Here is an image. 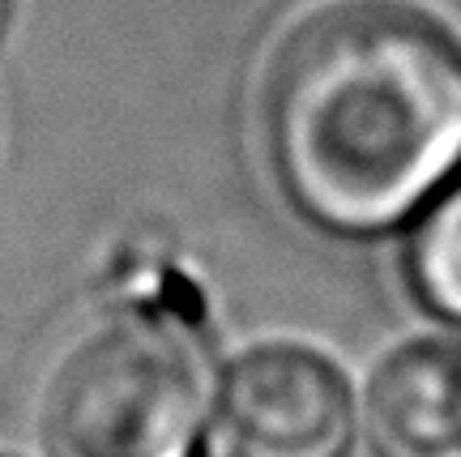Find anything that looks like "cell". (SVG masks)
<instances>
[{
  "instance_id": "cell-6",
  "label": "cell",
  "mask_w": 461,
  "mask_h": 457,
  "mask_svg": "<svg viewBox=\"0 0 461 457\" xmlns=\"http://www.w3.org/2000/svg\"><path fill=\"white\" fill-rule=\"evenodd\" d=\"M5 14H9V0H0V26H5Z\"/></svg>"
},
{
  "instance_id": "cell-3",
  "label": "cell",
  "mask_w": 461,
  "mask_h": 457,
  "mask_svg": "<svg viewBox=\"0 0 461 457\" xmlns=\"http://www.w3.org/2000/svg\"><path fill=\"white\" fill-rule=\"evenodd\" d=\"M218 427L230 457H342L355 398L342 368L299 343H261L218 380Z\"/></svg>"
},
{
  "instance_id": "cell-1",
  "label": "cell",
  "mask_w": 461,
  "mask_h": 457,
  "mask_svg": "<svg viewBox=\"0 0 461 457\" xmlns=\"http://www.w3.org/2000/svg\"><path fill=\"white\" fill-rule=\"evenodd\" d=\"M269 146L312 223L346 235L397 227L461 163V56L406 9L321 14L274 69Z\"/></svg>"
},
{
  "instance_id": "cell-2",
  "label": "cell",
  "mask_w": 461,
  "mask_h": 457,
  "mask_svg": "<svg viewBox=\"0 0 461 457\" xmlns=\"http://www.w3.org/2000/svg\"><path fill=\"white\" fill-rule=\"evenodd\" d=\"M210 346L184 308L129 304L68 351L51 380V457H197L218 415Z\"/></svg>"
},
{
  "instance_id": "cell-5",
  "label": "cell",
  "mask_w": 461,
  "mask_h": 457,
  "mask_svg": "<svg viewBox=\"0 0 461 457\" xmlns=\"http://www.w3.org/2000/svg\"><path fill=\"white\" fill-rule=\"evenodd\" d=\"M406 270L428 308L461 325V180L428 201L406 248Z\"/></svg>"
},
{
  "instance_id": "cell-4",
  "label": "cell",
  "mask_w": 461,
  "mask_h": 457,
  "mask_svg": "<svg viewBox=\"0 0 461 457\" xmlns=\"http://www.w3.org/2000/svg\"><path fill=\"white\" fill-rule=\"evenodd\" d=\"M363 427L376 457H461V338H414L372 368Z\"/></svg>"
},
{
  "instance_id": "cell-7",
  "label": "cell",
  "mask_w": 461,
  "mask_h": 457,
  "mask_svg": "<svg viewBox=\"0 0 461 457\" xmlns=\"http://www.w3.org/2000/svg\"><path fill=\"white\" fill-rule=\"evenodd\" d=\"M0 457H5V453H0Z\"/></svg>"
}]
</instances>
